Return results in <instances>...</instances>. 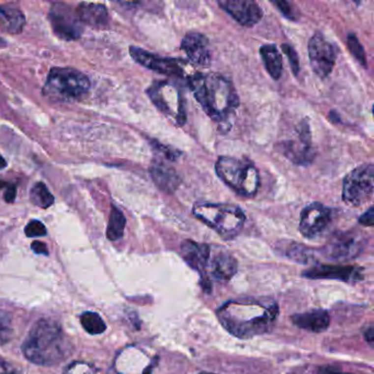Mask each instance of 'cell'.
Segmentation results:
<instances>
[{
  "label": "cell",
  "instance_id": "1",
  "mask_svg": "<svg viewBox=\"0 0 374 374\" xmlns=\"http://www.w3.org/2000/svg\"><path fill=\"white\" fill-rule=\"evenodd\" d=\"M278 315L279 306L271 299L233 300L216 311L223 327L241 339L268 333L276 323Z\"/></svg>",
  "mask_w": 374,
  "mask_h": 374
},
{
  "label": "cell",
  "instance_id": "2",
  "mask_svg": "<svg viewBox=\"0 0 374 374\" xmlns=\"http://www.w3.org/2000/svg\"><path fill=\"white\" fill-rule=\"evenodd\" d=\"M189 87L207 116L225 123L235 115L239 98L234 84L216 73H196L188 79Z\"/></svg>",
  "mask_w": 374,
  "mask_h": 374
},
{
  "label": "cell",
  "instance_id": "3",
  "mask_svg": "<svg viewBox=\"0 0 374 374\" xmlns=\"http://www.w3.org/2000/svg\"><path fill=\"white\" fill-rule=\"evenodd\" d=\"M68 344L58 323L40 319L31 328L22 345V352L32 363L54 366L66 358Z\"/></svg>",
  "mask_w": 374,
  "mask_h": 374
},
{
  "label": "cell",
  "instance_id": "4",
  "mask_svg": "<svg viewBox=\"0 0 374 374\" xmlns=\"http://www.w3.org/2000/svg\"><path fill=\"white\" fill-rule=\"evenodd\" d=\"M192 213L198 220L214 230L222 238L231 239L243 230L246 216L238 205L230 203L197 202Z\"/></svg>",
  "mask_w": 374,
  "mask_h": 374
},
{
  "label": "cell",
  "instance_id": "5",
  "mask_svg": "<svg viewBox=\"0 0 374 374\" xmlns=\"http://www.w3.org/2000/svg\"><path fill=\"white\" fill-rule=\"evenodd\" d=\"M217 177L237 195L254 198L260 187L259 170L248 158L221 156L215 164Z\"/></svg>",
  "mask_w": 374,
  "mask_h": 374
},
{
  "label": "cell",
  "instance_id": "6",
  "mask_svg": "<svg viewBox=\"0 0 374 374\" xmlns=\"http://www.w3.org/2000/svg\"><path fill=\"white\" fill-rule=\"evenodd\" d=\"M90 80L84 73L68 67H54L47 75L44 96L55 101L73 102L88 94Z\"/></svg>",
  "mask_w": 374,
  "mask_h": 374
},
{
  "label": "cell",
  "instance_id": "7",
  "mask_svg": "<svg viewBox=\"0 0 374 374\" xmlns=\"http://www.w3.org/2000/svg\"><path fill=\"white\" fill-rule=\"evenodd\" d=\"M151 102L158 110L173 119L178 125L187 121L186 103L181 90L169 82H155L147 89Z\"/></svg>",
  "mask_w": 374,
  "mask_h": 374
},
{
  "label": "cell",
  "instance_id": "8",
  "mask_svg": "<svg viewBox=\"0 0 374 374\" xmlns=\"http://www.w3.org/2000/svg\"><path fill=\"white\" fill-rule=\"evenodd\" d=\"M374 166L366 164L345 176L343 184V200L350 206H362L373 197Z\"/></svg>",
  "mask_w": 374,
  "mask_h": 374
},
{
  "label": "cell",
  "instance_id": "9",
  "mask_svg": "<svg viewBox=\"0 0 374 374\" xmlns=\"http://www.w3.org/2000/svg\"><path fill=\"white\" fill-rule=\"evenodd\" d=\"M278 150L295 165L307 166L313 163L316 156V149L312 141L309 122L304 119L297 123L295 126V135L279 142Z\"/></svg>",
  "mask_w": 374,
  "mask_h": 374
},
{
  "label": "cell",
  "instance_id": "10",
  "mask_svg": "<svg viewBox=\"0 0 374 374\" xmlns=\"http://www.w3.org/2000/svg\"><path fill=\"white\" fill-rule=\"evenodd\" d=\"M339 53L338 46L330 42L320 32H316L309 42V58L311 68L324 79L333 72Z\"/></svg>",
  "mask_w": 374,
  "mask_h": 374
},
{
  "label": "cell",
  "instance_id": "11",
  "mask_svg": "<svg viewBox=\"0 0 374 374\" xmlns=\"http://www.w3.org/2000/svg\"><path fill=\"white\" fill-rule=\"evenodd\" d=\"M364 244L366 239L359 231H338L329 238L321 254L331 260H351L362 253Z\"/></svg>",
  "mask_w": 374,
  "mask_h": 374
},
{
  "label": "cell",
  "instance_id": "12",
  "mask_svg": "<svg viewBox=\"0 0 374 374\" xmlns=\"http://www.w3.org/2000/svg\"><path fill=\"white\" fill-rule=\"evenodd\" d=\"M49 20L53 32L64 41L78 40L83 34V23L69 6L56 2L52 4L49 12Z\"/></svg>",
  "mask_w": 374,
  "mask_h": 374
},
{
  "label": "cell",
  "instance_id": "13",
  "mask_svg": "<svg viewBox=\"0 0 374 374\" xmlns=\"http://www.w3.org/2000/svg\"><path fill=\"white\" fill-rule=\"evenodd\" d=\"M331 221L333 210L319 202H313L306 205L301 213L300 233L307 239L317 238L327 230Z\"/></svg>",
  "mask_w": 374,
  "mask_h": 374
},
{
  "label": "cell",
  "instance_id": "14",
  "mask_svg": "<svg viewBox=\"0 0 374 374\" xmlns=\"http://www.w3.org/2000/svg\"><path fill=\"white\" fill-rule=\"evenodd\" d=\"M131 58H133L137 64L143 66V67L153 70L158 74L170 76V77H181L184 75L183 60L172 58H164L157 54L150 53L148 51H145L141 47L131 46L130 47Z\"/></svg>",
  "mask_w": 374,
  "mask_h": 374
},
{
  "label": "cell",
  "instance_id": "15",
  "mask_svg": "<svg viewBox=\"0 0 374 374\" xmlns=\"http://www.w3.org/2000/svg\"><path fill=\"white\" fill-rule=\"evenodd\" d=\"M219 6L240 26L252 28L262 18V10L252 0H220Z\"/></svg>",
  "mask_w": 374,
  "mask_h": 374
},
{
  "label": "cell",
  "instance_id": "16",
  "mask_svg": "<svg viewBox=\"0 0 374 374\" xmlns=\"http://www.w3.org/2000/svg\"><path fill=\"white\" fill-rule=\"evenodd\" d=\"M188 58L193 64L207 67L211 64V50L209 40L205 35L199 32H189L183 36L180 44Z\"/></svg>",
  "mask_w": 374,
  "mask_h": 374
},
{
  "label": "cell",
  "instance_id": "17",
  "mask_svg": "<svg viewBox=\"0 0 374 374\" xmlns=\"http://www.w3.org/2000/svg\"><path fill=\"white\" fill-rule=\"evenodd\" d=\"M307 279H331L345 282H357L363 279L362 270L353 266H331L319 264L302 273Z\"/></svg>",
  "mask_w": 374,
  "mask_h": 374
},
{
  "label": "cell",
  "instance_id": "18",
  "mask_svg": "<svg viewBox=\"0 0 374 374\" xmlns=\"http://www.w3.org/2000/svg\"><path fill=\"white\" fill-rule=\"evenodd\" d=\"M180 254L188 266L204 277L207 263L211 257V247L206 244L196 243L193 240H184L180 246Z\"/></svg>",
  "mask_w": 374,
  "mask_h": 374
},
{
  "label": "cell",
  "instance_id": "19",
  "mask_svg": "<svg viewBox=\"0 0 374 374\" xmlns=\"http://www.w3.org/2000/svg\"><path fill=\"white\" fill-rule=\"evenodd\" d=\"M149 173L154 183L166 193H173L181 182L176 170L160 159L151 163Z\"/></svg>",
  "mask_w": 374,
  "mask_h": 374
},
{
  "label": "cell",
  "instance_id": "20",
  "mask_svg": "<svg viewBox=\"0 0 374 374\" xmlns=\"http://www.w3.org/2000/svg\"><path fill=\"white\" fill-rule=\"evenodd\" d=\"M207 267H210L212 277L217 281H227L237 272V260L226 250H219L211 260Z\"/></svg>",
  "mask_w": 374,
  "mask_h": 374
},
{
  "label": "cell",
  "instance_id": "21",
  "mask_svg": "<svg viewBox=\"0 0 374 374\" xmlns=\"http://www.w3.org/2000/svg\"><path fill=\"white\" fill-rule=\"evenodd\" d=\"M292 323L296 327L312 331V333H321L328 328L330 318L324 310H312L304 313L294 314L291 317Z\"/></svg>",
  "mask_w": 374,
  "mask_h": 374
},
{
  "label": "cell",
  "instance_id": "22",
  "mask_svg": "<svg viewBox=\"0 0 374 374\" xmlns=\"http://www.w3.org/2000/svg\"><path fill=\"white\" fill-rule=\"evenodd\" d=\"M79 21L84 25L96 29H103L109 23V13L107 8L100 3L82 2L76 10Z\"/></svg>",
  "mask_w": 374,
  "mask_h": 374
},
{
  "label": "cell",
  "instance_id": "23",
  "mask_svg": "<svg viewBox=\"0 0 374 374\" xmlns=\"http://www.w3.org/2000/svg\"><path fill=\"white\" fill-rule=\"evenodd\" d=\"M260 56H261L264 67L268 74L274 80L280 79L282 75V56L279 52L277 45L274 44H264L259 49Z\"/></svg>",
  "mask_w": 374,
  "mask_h": 374
},
{
  "label": "cell",
  "instance_id": "24",
  "mask_svg": "<svg viewBox=\"0 0 374 374\" xmlns=\"http://www.w3.org/2000/svg\"><path fill=\"white\" fill-rule=\"evenodd\" d=\"M278 249L288 259L302 264H307L314 260L313 250L294 241H283L279 244Z\"/></svg>",
  "mask_w": 374,
  "mask_h": 374
},
{
  "label": "cell",
  "instance_id": "25",
  "mask_svg": "<svg viewBox=\"0 0 374 374\" xmlns=\"http://www.w3.org/2000/svg\"><path fill=\"white\" fill-rule=\"evenodd\" d=\"M0 20L4 29L11 34H18L23 29L26 19L20 9L0 6Z\"/></svg>",
  "mask_w": 374,
  "mask_h": 374
},
{
  "label": "cell",
  "instance_id": "26",
  "mask_svg": "<svg viewBox=\"0 0 374 374\" xmlns=\"http://www.w3.org/2000/svg\"><path fill=\"white\" fill-rule=\"evenodd\" d=\"M125 225L126 220L124 214L116 206L112 205L107 229V237L112 241L119 240L124 234Z\"/></svg>",
  "mask_w": 374,
  "mask_h": 374
},
{
  "label": "cell",
  "instance_id": "27",
  "mask_svg": "<svg viewBox=\"0 0 374 374\" xmlns=\"http://www.w3.org/2000/svg\"><path fill=\"white\" fill-rule=\"evenodd\" d=\"M30 200L36 206L41 209H47L54 204V197L49 188L43 182H37L32 187L30 191Z\"/></svg>",
  "mask_w": 374,
  "mask_h": 374
},
{
  "label": "cell",
  "instance_id": "28",
  "mask_svg": "<svg viewBox=\"0 0 374 374\" xmlns=\"http://www.w3.org/2000/svg\"><path fill=\"white\" fill-rule=\"evenodd\" d=\"M80 324L90 335H100L105 333L107 329V325L101 318V316L94 312H85L82 314Z\"/></svg>",
  "mask_w": 374,
  "mask_h": 374
},
{
  "label": "cell",
  "instance_id": "29",
  "mask_svg": "<svg viewBox=\"0 0 374 374\" xmlns=\"http://www.w3.org/2000/svg\"><path fill=\"white\" fill-rule=\"evenodd\" d=\"M13 327L10 314L0 310V345L8 344L12 339Z\"/></svg>",
  "mask_w": 374,
  "mask_h": 374
},
{
  "label": "cell",
  "instance_id": "30",
  "mask_svg": "<svg viewBox=\"0 0 374 374\" xmlns=\"http://www.w3.org/2000/svg\"><path fill=\"white\" fill-rule=\"evenodd\" d=\"M347 45L349 47L350 52L351 54L354 56L360 64H361L363 67H368L367 65V58H366V52H364V49L362 44L360 43L359 39L354 33H350V34L347 35Z\"/></svg>",
  "mask_w": 374,
  "mask_h": 374
},
{
  "label": "cell",
  "instance_id": "31",
  "mask_svg": "<svg viewBox=\"0 0 374 374\" xmlns=\"http://www.w3.org/2000/svg\"><path fill=\"white\" fill-rule=\"evenodd\" d=\"M63 374H100V372L91 363L76 361L69 364Z\"/></svg>",
  "mask_w": 374,
  "mask_h": 374
},
{
  "label": "cell",
  "instance_id": "32",
  "mask_svg": "<svg viewBox=\"0 0 374 374\" xmlns=\"http://www.w3.org/2000/svg\"><path fill=\"white\" fill-rule=\"evenodd\" d=\"M282 51L283 53L287 55L293 74L297 76V74H299L300 72V60H299V56H297L296 51L294 50V47L290 44H282Z\"/></svg>",
  "mask_w": 374,
  "mask_h": 374
},
{
  "label": "cell",
  "instance_id": "33",
  "mask_svg": "<svg viewBox=\"0 0 374 374\" xmlns=\"http://www.w3.org/2000/svg\"><path fill=\"white\" fill-rule=\"evenodd\" d=\"M25 233L28 237H41V236H45L47 230L46 227L42 222L37 220L31 221L29 224L26 226Z\"/></svg>",
  "mask_w": 374,
  "mask_h": 374
},
{
  "label": "cell",
  "instance_id": "34",
  "mask_svg": "<svg viewBox=\"0 0 374 374\" xmlns=\"http://www.w3.org/2000/svg\"><path fill=\"white\" fill-rule=\"evenodd\" d=\"M151 145H153L154 149L157 151V153H159L162 156H164V157L166 159H169V160H177V158L179 157L180 155H181V153H180L179 150L177 149H173L172 147H168V146H165L163 144H160L159 142L153 140L151 141Z\"/></svg>",
  "mask_w": 374,
  "mask_h": 374
},
{
  "label": "cell",
  "instance_id": "35",
  "mask_svg": "<svg viewBox=\"0 0 374 374\" xmlns=\"http://www.w3.org/2000/svg\"><path fill=\"white\" fill-rule=\"evenodd\" d=\"M272 3L279 9V10H280V12L286 18L290 19V20H297V17H299V16L296 15L295 8H294V6H293V4L291 2H288V1H272Z\"/></svg>",
  "mask_w": 374,
  "mask_h": 374
},
{
  "label": "cell",
  "instance_id": "36",
  "mask_svg": "<svg viewBox=\"0 0 374 374\" xmlns=\"http://www.w3.org/2000/svg\"><path fill=\"white\" fill-rule=\"evenodd\" d=\"M359 223L363 226H369V227L373 226V224H374V211H373L372 206L366 213H363V214L360 216Z\"/></svg>",
  "mask_w": 374,
  "mask_h": 374
},
{
  "label": "cell",
  "instance_id": "37",
  "mask_svg": "<svg viewBox=\"0 0 374 374\" xmlns=\"http://www.w3.org/2000/svg\"><path fill=\"white\" fill-rule=\"evenodd\" d=\"M0 374H20V372L11 363L0 359Z\"/></svg>",
  "mask_w": 374,
  "mask_h": 374
},
{
  "label": "cell",
  "instance_id": "38",
  "mask_svg": "<svg viewBox=\"0 0 374 374\" xmlns=\"http://www.w3.org/2000/svg\"><path fill=\"white\" fill-rule=\"evenodd\" d=\"M31 248L33 252L37 255H49V250H47V246L42 243V241H33L31 245Z\"/></svg>",
  "mask_w": 374,
  "mask_h": 374
},
{
  "label": "cell",
  "instance_id": "39",
  "mask_svg": "<svg viewBox=\"0 0 374 374\" xmlns=\"http://www.w3.org/2000/svg\"><path fill=\"white\" fill-rule=\"evenodd\" d=\"M16 197H17V188L16 186H10L8 187V189L6 190V192H4V200H6V202L8 203H13L16 200Z\"/></svg>",
  "mask_w": 374,
  "mask_h": 374
},
{
  "label": "cell",
  "instance_id": "40",
  "mask_svg": "<svg viewBox=\"0 0 374 374\" xmlns=\"http://www.w3.org/2000/svg\"><path fill=\"white\" fill-rule=\"evenodd\" d=\"M317 374H354V373H347L338 370V369L333 367H323L319 369V371Z\"/></svg>",
  "mask_w": 374,
  "mask_h": 374
},
{
  "label": "cell",
  "instance_id": "41",
  "mask_svg": "<svg viewBox=\"0 0 374 374\" xmlns=\"http://www.w3.org/2000/svg\"><path fill=\"white\" fill-rule=\"evenodd\" d=\"M364 337H366V340L369 343L370 345H373L374 343V328L373 326L370 325L368 328L364 330Z\"/></svg>",
  "mask_w": 374,
  "mask_h": 374
},
{
  "label": "cell",
  "instance_id": "42",
  "mask_svg": "<svg viewBox=\"0 0 374 374\" xmlns=\"http://www.w3.org/2000/svg\"><path fill=\"white\" fill-rule=\"evenodd\" d=\"M6 167H7V162H6V160H4V158L2 157V156L0 155V170L3 169V168H6Z\"/></svg>",
  "mask_w": 374,
  "mask_h": 374
},
{
  "label": "cell",
  "instance_id": "43",
  "mask_svg": "<svg viewBox=\"0 0 374 374\" xmlns=\"http://www.w3.org/2000/svg\"><path fill=\"white\" fill-rule=\"evenodd\" d=\"M199 374H213V373H209V372H201V373H199Z\"/></svg>",
  "mask_w": 374,
  "mask_h": 374
}]
</instances>
